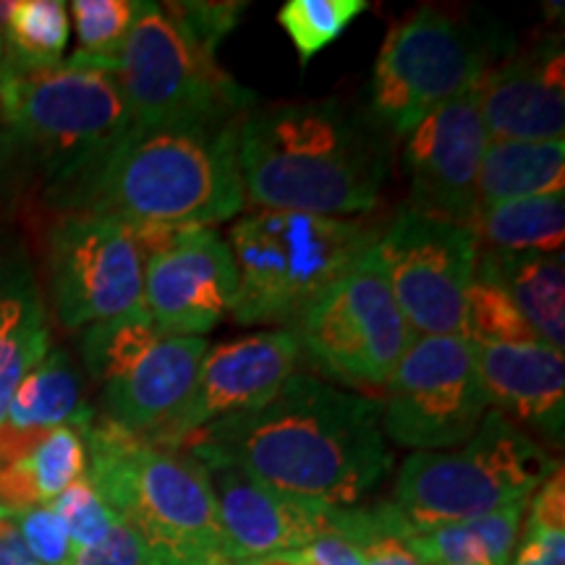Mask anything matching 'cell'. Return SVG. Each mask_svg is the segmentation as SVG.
<instances>
[{"label": "cell", "instance_id": "obj_31", "mask_svg": "<svg viewBox=\"0 0 565 565\" xmlns=\"http://www.w3.org/2000/svg\"><path fill=\"white\" fill-rule=\"evenodd\" d=\"M68 9L79 38L76 55L116 68L137 19L139 0H74Z\"/></svg>", "mask_w": 565, "mask_h": 565}, {"label": "cell", "instance_id": "obj_7", "mask_svg": "<svg viewBox=\"0 0 565 565\" xmlns=\"http://www.w3.org/2000/svg\"><path fill=\"white\" fill-rule=\"evenodd\" d=\"M557 466L524 429L490 408L458 450L408 456L387 505L406 540L524 503Z\"/></svg>", "mask_w": 565, "mask_h": 565}, {"label": "cell", "instance_id": "obj_5", "mask_svg": "<svg viewBox=\"0 0 565 565\" xmlns=\"http://www.w3.org/2000/svg\"><path fill=\"white\" fill-rule=\"evenodd\" d=\"M0 124L42 168L53 194L131 131V113L116 68L74 53L51 68L11 63L0 71Z\"/></svg>", "mask_w": 565, "mask_h": 565}, {"label": "cell", "instance_id": "obj_10", "mask_svg": "<svg viewBox=\"0 0 565 565\" xmlns=\"http://www.w3.org/2000/svg\"><path fill=\"white\" fill-rule=\"evenodd\" d=\"M210 343L168 335L147 312L92 324L82 359L100 391L105 419L137 437H150L179 412L200 374Z\"/></svg>", "mask_w": 565, "mask_h": 565}, {"label": "cell", "instance_id": "obj_12", "mask_svg": "<svg viewBox=\"0 0 565 565\" xmlns=\"http://www.w3.org/2000/svg\"><path fill=\"white\" fill-rule=\"evenodd\" d=\"M383 433L416 454L450 450L490 412L475 345L463 335H422L385 383Z\"/></svg>", "mask_w": 565, "mask_h": 565}, {"label": "cell", "instance_id": "obj_11", "mask_svg": "<svg viewBox=\"0 0 565 565\" xmlns=\"http://www.w3.org/2000/svg\"><path fill=\"white\" fill-rule=\"evenodd\" d=\"M301 353L353 385H385L416 341L377 257V242L296 322Z\"/></svg>", "mask_w": 565, "mask_h": 565}, {"label": "cell", "instance_id": "obj_13", "mask_svg": "<svg viewBox=\"0 0 565 565\" xmlns=\"http://www.w3.org/2000/svg\"><path fill=\"white\" fill-rule=\"evenodd\" d=\"M47 288L66 330L145 312V252L124 223L61 212L45 244Z\"/></svg>", "mask_w": 565, "mask_h": 565}, {"label": "cell", "instance_id": "obj_38", "mask_svg": "<svg viewBox=\"0 0 565 565\" xmlns=\"http://www.w3.org/2000/svg\"><path fill=\"white\" fill-rule=\"evenodd\" d=\"M145 565H210V563H196V561H179V557H160V555H147Z\"/></svg>", "mask_w": 565, "mask_h": 565}, {"label": "cell", "instance_id": "obj_1", "mask_svg": "<svg viewBox=\"0 0 565 565\" xmlns=\"http://www.w3.org/2000/svg\"><path fill=\"white\" fill-rule=\"evenodd\" d=\"M179 450L322 508L356 505L393 466L380 401L312 374H291L270 401L207 424Z\"/></svg>", "mask_w": 565, "mask_h": 565}, {"label": "cell", "instance_id": "obj_20", "mask_svg": "<svg viewBox=\"0 0 565 565\" xmlns=\"http://www.w3.org/2000/svg\"><path fill=\"white\" fill-rule=\"evenodd\" d=\"M477 366L494 412L511 416L550 440L563 443L565 362L563 351L534 341L526 345L475 349Z\"/></svg>", "mask_w": 565, "mask_h": 565}, {"label": "cell", "instance_id": "obj_33", "mask_svg": "<svg viewBox=\"0 0 565 565\" xmlns=\"http://www.w3.org/2000/svg\"><path fill=\"white\" fill-rule=\"evenodd\" d=\"M21 540L40 565H68L74 555L66 526L51 505H32L11 511Z\"/></svg>", "mask_w": 565, "mask_h": 565}, {"label": "cell", "instance_id": "obj_35", "mask_svg": "<svg viewBox=\"0 0 565 565\" xmlns=\"http://www.w3.org/2000/svg\"><path fill=\"white\" fill-rule=\"evenodd\" d=\"M147 547L141 536L118 515L108 534L97 545L74 550L68 565H145Z\"/></svg>", "mask_w": 565, "mask_h": 565}, {"label": "cell", "instance_id": "obj_19", "mask_svg": "<svg viewBox=\"0 0 565 565\" xmlns=\"http://www.w3.org/2000/svg\"><path fill=\"white\" fill-rule=\"evenodd\" d=\"M233 561L299 553L328 532V508L294 500L231 466H204Z\"/></svg>", "mask_w": 565, "mask_h": 565}, {"label": "cell", "instance_id": "obj_40", "mask_svg": "<svg viewBox=\"0 0 565 565\" xmlns=\"http://www.w3.org/2000/svg\"><path fill=\"white\" fill-rule=\"evenodd\" d=\"M0 511H3V508H0Z\"/></svg>", "mask_w": 565, "mask_h": 565}, {"label": "cell", "instance_id": "obj_37", "mask_svg": "<svg viewBox=\"0 0 565 565\" xmlns=\"http://www.w3.org/2000/svg\"><path fill=\"white\" fill-rule=\"evenodd\" d=\"M0 565H40L34 555L26 550L17 524H13L11 511H0Z\"/></svg>", "mask_w": 565, "mask_h": 565}, {"label": "cell", "instance_id": "obj_28", "mask_svg": "<svg viewBox=\"0 0 565 565\" xmlns=\"http://www.w3.org/2000/svg\"><path fill=\"white\" fill-rule=\"evenodd\" d=\"M475 349H494V345H526L540 341L524 315L515 309L508 294L492 280L475 273L463 307V333Z\"/></svg>", "mask_w": 565, "mask_h": 565}, {"label": "cell", "instance_id": "obj_21", "mask_svg": "<svg viewBox=\"0 0 565 565\" xmlns=\"http://www.w3.org/2000/svg\"><path fill=\"white\" fill-rule=\"evenodd\" d=\"M51 324L24 242L0 231V429L21 380L51 351Z\"/></svg>", "mask_w": 565, "mask_h": 565}, {"label": "cell", "instance_id": "obj_9", "mask_svg": "<svg viewBox=\"0 0 565 565\" xmlns=\"http://www.w3.org/2000/svg\"><path fill=\"white\" fill-rule=\"evenodd\" d=\"M131 129H173L238 121L254 103L217 58L202 51L160 3L139 0L137 19L116 61Z\"/></svg>", "mask_w": 565, "mask_h": 565}, {"label": "cell", "instance_id": "obj_4", "mask_svg": "<svg viewBox=\"0 0 565 565\" xmlns=\"http://www.w3.org/2000/svg\"><path fill=\"white\" fill-rule=\"evenodd\" d=\"M87 482L141 536L147 553L210 565H238L225 542L202 463L97 416L82 433Z\"/></svg>", "mask_w": 565, "mask_h": 565}, {"label": "cell", "instance_id": "obj_36", "mask_svg": "<svg viewBox=\"0 0 565 565\" xmlns=\"http://www.w3.org/2000/svg\"><path fill=\"white\" fill-rule=\"evenodd\" d=\"M24 162L30 160H26L24 150H21L19 139L13 137L9 126L0 124V202L11 194L13 181L19 179V171Z\"/></svg>", "mask_w": 565, "mask_h": 565}, {"label": "cell", "instance_id": "obj_16", "mask_svg": "<svg viewBox=\"0 0 565 565\" xmlns=\"http://www.w3.org/2000/svg\"><path fill=\"white\" fill-rule=\"evenodd\" d=\"M301 359V343L291 330H265L207 349L196 383L179 412L158 433L141 437L158 448L179 450L181 443L207 424L270 401Z\"/></svg>", "mask_w": 565, "mask_h": 565}, {"label": "cell", "instance_id": "obj_25", "mask_svg": "<svg viewBox=\"0 0 565 565\" xmlns=\"http://www.w3.org/2000/svg\"><path fill=\"white\" fill-rule=\"evenodd\" d=\"M526 503L406 536L424 565H511Z\"/></svg>", "mask_w": 565, "mask_h": 565}, {"label": "cell", "instance_id": "obj_2", "mask_svg": "<svg viewBox=\"0 0 565 565\" xmlns=\"http://www.w3.org/2000/svg\"><path fill=\"white\" fill-rule=\"evenodd\" d=\"M244 118L210 126L131 129L100 162L47 202L110 217L131 231L210 228L246 202L238 166Z\"/></svg>", "mask_w": 565, "mask_h": 565}, {"label": "cell", "instance_id": "obj_34", "mask_svg": "<svg viewBox=\"0 0 565 565\" xmlns=\"http://www.w3.org/2000/svg\"><path fill=\"white\" fill-rule=\"evenodd\" d=\"M168 17L189 34L202 51L215 55L225 34L238 24L246 6L244 3H166Z\"/></svg>", "mask_w": 565, "mask_h": 565}, {"label": "cell", "instance_id": "obj_8", "mask_svg": "<svg viewBox=\"0 0 565 565\" xmlns=\"http://www.w3.org/2000/svg\"><path fill=\"white\" fill-rule=\"evenodd\" d=\"M503 34L466 17L419 9L393 26L372 74V121L395 134L477 89L494 58L508 51Z\"/></svg>", "mask_w": 565, "mask_h": 565}, {"label": "cell", "instance_id": "obj_24", "mask_svg": "<svg viewBox=\"0 0 565 565\" xmlns=\"http://www.w3.org/2000/svg\"><path fill=\"white\" fill-rule=\"evenodd\" d=\"M565 141H490L479 168V210L526 196L563 194Z\"/></svg>", "mask_w": 565, "mask_h": 565}, {"label": "cell", "instance_id": "obj_27", "mask_svg": "<svg viewBox=\"0 0 565 565\" xmlns=\"http://www.w3.org/2000/svg\"><path fill=\"white\" fill-rule=\"evenodd\" d=\"M3 32L9 38L13 66H58L71 38L68 6L63 0H17L9 3Z\"/></svg>", "mask_w": 565, "mask_h": 565}, {"label": "cell", "instance_id": "obj_32", "mask_svg": "<svg viewBox=\"0 0 565 565\" xmlns=\"http://www.w3.org/2000/svg\"><path fill=\"white\" fill-rule=\"evenodd\" d=\"M51 508L61 515L74 550L97 545L118 521V513L105 503L103 494L87 482V477L66 487Z\"/></svg>", "mask_w": 565, "mask_h": 565}, {"label": "cell", "instance_id": "obj_17", "mask_svg": "<svg viewBox=\"0 0 565 565\" xmlns=\"http://www.w3.org/2000/svg\"><path fill=\"white\" fill-rule=\"evenodd\" d=\"M238 273L212 228H179L145 257V312L168 335L210 333L236 299Z\"/></svg>", "mask_w": 565, "mask_h": 565}, {"label": "cell", "instance_id": "obj_3", "mask_svg": "<svg viewBox=\"0 0 565 565\" xmlns=\"http://www.w3.org/2000/svg\"><path fill=\"white\" fill-rule=\"evenodd\" d=\"M341 100L282 103L244 116V194L263 210L349 217L370 212L391 173V141Z\"/></svg>", "mask_w": 565, "mask_h": 565}, {"label": "cell", "instance_id": "obj_18", "mask_svg": "<svg viewBox=\"0 0 565 565\" xmlns=\"http://www.w3.org/2000/svg\"><path fill=\"white\" fill-rule=\"evenodd\" d=\"M490 141H555L565 129V53L547 38L487 71L477 84Z\"/></svg>", "mask_w": 565, "mask_h": 565}, {"label": "cell", "instance_id": "obj_39", "mask_svg": "<svg viewBox=\"0 0 565 565\" xmlns=\"http://www.w3.org/2000/svg\"><path fill=\"white\" fill-rule=\"evenodd\" d=\"M0 58H3V40H0Z\"/></svg>", "mask_w": 565, "mask_h": 565}, {"label": "cell", "instance_id": "obj_6", "mask_svg": "<svg viewBox=\"0 0 565 565\" xmlns=\"http://www.w3.org/2000/svg\"><path fill=\"white\" fill-rule=\"evenodd\" d=\"M374 242L364 223L343 217L286 210L242 217L225 242L238 273L231 317L238 324H296Z\"/></svg>", "mask_w": 565, "mask_h": 565}, {"label": "cell", "instance_id": "obj_30", "mask_svg": "<svg viewBox=\"0 0 565 565\" xmlns=\"http://www.w3.org/2000/svg\"><path fill=\"white\" fill-rule=\"evenodd\" d=\"M364 11L366 0H288L278 11V21L294 42L299 63L307 66Z\"/></svg>", "mask_w": 565, "mask_h": 565}, {"label": "cell", "instance_id": "obj_29", "mask_svg": "<svg viewBox=\"0 0 565 565\" xmlns=\"http://www.w3.org/2000/svg\"><path fill=\"white\" fill-rule=\"evenodd\" d=\"M511 565H565V475L563 466L536 487Z\"/></svg>", "mask_w": 565, "mask_h": 565}, {"label": "cell", "instance_id": "obj_14", "mask_svg": "<svg viewBox=\"0 0 565 565\" xmlns=\"http://www.w3.org/2000/svg\"><path fill=\"white\" fill-rule=\"evenodd\" d=\"M377 257L416 338L461 335L479 242L466 225L435 221L404 204L377 238Z\"/></svg>", "mask_w": 565, "mask_h": 565}, {"label": "cell", "instance_id": "obj_22", "mask_svg": "<svg viewBox=\"0 0 565 565\" xmlns=\"http://www.w3.org/2000/svg\"><path fill=\"white\" fill-rule=\"evenodd\" d=\"M477 275L492 280L515 303L542 343L565 345V265L563 252H479Z\"/></svg>", "mask_w": 565, "mask_h": 565}, {"label": "cell", "instance_id": "obj_23", "mask_svg": "<svg viewBox=\"0 0 565 565\" xmlns=\"http://www.w3.org/2000/svg\"><path fill=\"white\" fill-rule=\"evenodd\" d=\"M95 419L97 412L84 398L79 372L71 364L68 353L51 349L13 391L3 429L13 435H34L68 427L82 435Z\"/></svg>", "mask_w": 565, "mask_h": 565}, {"label": "cell", "instance_id": "obj_15", "mask_svg": "<svg viewBox=\"0 0 565 565\" xmlns=\"http://www.w3.org/2000/svg\"><path fill=\"white\" fill-rule=\"evenodd\" d=\"M487 145L490 134L477 89L422 118L406 131L404 145L408 207L471 228L479 212L477 181Z\"/></svg>", "mask_w": 565, "mask_h": 565}, {"label": "cell", "instance_id": "obj_26", "mask_svg": "<svg viewBox=\"0 0 565 565\" xmlns=\"http://www.w3.org/2000/svg\"><path fill=\"white\" fill-rule=\"evenodd\" d=\"M471 231L490 249L557 254L565 242V196H526L482 207Z\"/></svg>", "mask_w": 565, "mask_h": 565}]
</instances>
